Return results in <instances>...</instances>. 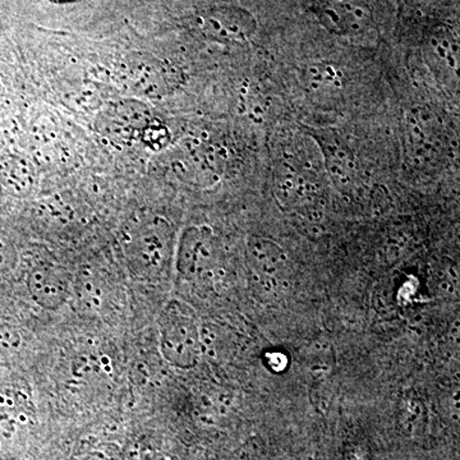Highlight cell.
Returning a JSON list of instances; mask_svg holds the SVG:
<instances>
[{"label":"cell","instance_id":"cell-1","mask_svg":"<svg viewBox=\"0 0 460 460\" xmlns=\"http://www.w3.org/2000/svg\"><path fill=\"white\" fill-rule=\"evenodd\" d=\"M160 343L166 361L178 368L195 367L201 356V337L192 308L172 301L160 316Z\"/></svg>","mask_w":460,"mask_h":460},{"label":"cell","instance_id":"cell-2","mask_svg":"<svg viewBox=\"0 0 460 460\" xmlns=\"http://www.w3.org/2000/svg\"><path fill=\"white\" fill-rule=\"evenodd\" d=\"M447 137L443 123L428 108H414L404 119V151L417 171H431L443 162Z\"/></svg>","mask_w":460,"mask_h":460},{"label":"cell","instance_id":"cell-3","mask_svg":"<svg viewBox=\"0 0 460 460\" xmlns=\"http://www.w3.org/2000/svg\"><path fill=\"white\" fill-rule=\"evenodd\" d=\"M247 260L259 296H277L288 272L283 248L271 239L252 237L247 244Z\"/></svg>","mask_w":460,"mask_h":460},{"label":"cell","instance_id":"cell-4","mask_svg":"<svg viewBox=\"0 0 460 460\" xmlns=\"http://www.w3.org/2000/svg\"><path fill=\"white\" fill-rule=\"evenodd\" d=\"M274 193L283 208L298 210L316 204L321 186L316 175L289 160L275 169Z\"/></svg>","mask_w":460,"mask_h":460},{"label":"cell","instance_id":"cell-5","mask_svg":"<svg viewBox=\"0 0 460 460\" xmlns=\"http://www.w3.org/2000/svg\"><path fill=\"white\" fill-rule=\"evenodd\" d=\"M217 244L208 230L190 228L184 232L178 256V268L186 278H199L217 261Z\"/></svg>","mask_w":460,"mask_h":460},{"label":"cell","instance_id":"cell-6","mask_svg":"<svg viewBox=\"0 0 460 460\" xmlns=\"http://www.w3.org/2000/svg\"><path fill=\"white\" fill-rule=\"evenodd\" d=\"M320 17L332 31L341 35H359L370 23L368 12L350 0H326L321 5Z\"/></svg>","mask_w":460,"mask_h":460},{"label":"cell","instance_id":"cell-7","mask_svg":"<svg viewBox=\"0 0 460 460\" xmlns=\"http://www.w3.org/2000/svg\"><path fill=\"white\" fill-rule=\"evenodd\" d=\"M201 29L208 35L224 40H244L255 30L252 18L235 8H217L201 18Z\"/></svg>","mask_w":460,"mask_h":460},{"label":"cell","instance_id":"cell-8","mask_svg":"<svg viewBox=\"0 0 460 460\" xmlns=\"http://www.w3.org/2000/svg\"><path fill=\"white\" fill-rule=\"evenodd\" d=\"M29 289L39 305L56 310L69 295L68 281L56 270H39L30 275Z\"/></svg>","mask_w":460,"mask_h":460},{"label":"cell","instance_id":"cell-9","mask_svg":"<svg viewBox=\"0 0 460 460\" xmlns=\"http://www.w3.org/2000/svg\"><path fill=\"white\" fill-rule=\"evenodd\" d=\"M429 57L434 69L449 83L458 81L459 51L456 39L447 32L436 33L429 44Z\"/></svg>","mask_w":460,"mask_h":460},{"label":"cell","instance_id":"cell-10","mask_svg":"<svg viewBox=\"0 0 460 460\" xmlns=\"http://www.w3.org/2000/svg\"><path fill=\"white\" fill-rule=\"evenodd\" d=\"M135 255L138 260L135 262L140 263L141 268H147L150 270L163 268L169 256V239L157 229L150 230L148 233H142L141 237L133 241Z\"/></svg>","mask_w":460,"mask_h":460},{"label":"cell","instance_id":"cell-11","mask_svg":"<svg viewBox=\"0 0 460 460\" xmlns=\"http://www.w3.org/2000/svg\"><path fill=\"white\" fill-rule=\"evenodd\" d=\"M304 81L311 93L319 98H332L343 89V75L335 66L314 65L305 68Z\"/></svg>","mask_w":460,"mask_h":460},{"label":"cell","instance_id":"cell-12","mask_svg":"<svg viewBox=\"0 0 460 460\" xmlns=\"http://www.w3.org/2000/svg\"><path fill=\"white\" fill-rule=\"evenodd\" d=\"M323 151L326 168L332 181L341 189L352 186L357 174L352 155L344 147L338 146L335 142H326Z\"/></svg>","mask_w":460,"mask_h":460},{"label":"cell","instance_id":"cell-13","mask_svg":"<svg viewBox=\"0 0 460 460\" xmlns=\"http://www.w3.org/2000/svg\"><path fill=\"white\" fill-rule=\"evenodd\" d=\"M23 429L9 414H0V460H14L23 450Z\"/></svg>","mask_w":460,"mask_h":460},{"label":"cell","instance_id":"cell-14","mask_svg":"<svg viewBox=\"0 0 460 460\" xmlns=\"http://www.w3.org/2000/svg\"><path fill=\"white\" fill-rule=\"evenodd\" d=\"M21 163L14 159L2 160L0 162V181L12 192L23 189V174Z\"/></svg>","mask_w":460,"mask_h":460},{"label":"cell","instance_id":"cell-15","mask_svg":"<svg viewBox=\"0 0 460 460\" xmlns=\"http://www.w3.org/2000/svg\"><path fill=\"white\" fill-rule=\"evenodd\" d=\"M21 344L20 334L9 326H0V356L12 354Z\"/></svg>","mask_w":460,"mask_h":460},{"label":"cell","instance_id":"cell-16","mask_svg":"<svg viewBox=\"0 0 460 460\" xmlns=\"http://www.w3.org/2000/svg\"><path fill=\"white\" fill-rule=\"evenodd\" d=\"M343 460H372L370 447L363 441H350L345 445Z\"/></svg>","mask_w":460,"mask_h":460},{"label":"cell","instance_id":"cell-17","mask_svg":"<svg viewBox=\"0 0 460 460\" xmlns=\"http://www.w3.org/2000/svg\"><path fill=\"white\" fill-rule=\"evenodd\" d=\"M16 260V252L11 242L0 234V268H11Z\"/></svg>","mask_w":460,"mask_h":460},{"label":"cell","instance_id":"cell-18","mask_svg":"<svg viewBox=\"0 0 460 460\" xmlns=\"http://www.w3.org/2000/svg\"><path fill=\"white\" fill-rule=\"evenodd\" d=\"M234 460H263L261 456H256L252 450H247V452H243L239 454L237 458Z\"/></svg>","mask_w":460,"mask_h":460}]
</instances>
